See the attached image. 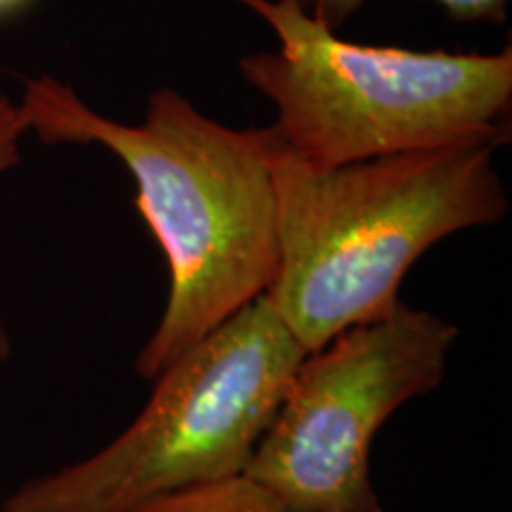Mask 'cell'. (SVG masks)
Returning a JSON list of instances; mask_svg holds the SVG:
<instances>
[{"label": "cell", "mask_w": 512, "mask_h": 512, "mask_svg": "<svg viewBox=\"0 0 512 512\" xmlns=\"http://www.w3.org/2000/svg\"><path fill=\"white\" fill-rule=\"evenodd\" d=\"M19 110L43 145H100L136 181V207L171 275L157 330L136 358L145 380L273 285L278 223L266 128H230L174 88H157L143 121L124 124L50 74L24 81Z\"/></svg>", "instance_id": "1"}, {"label": "cell", "mask_w": 512, "mask_h": 512, "mask_svg": "<svg viewBox=\"0 0 512 512\" xmlns=\"http://www.w3.org/2000/svg\"><path fill=\"white\" fill-rule=\"evenodd\" d=\"M278 48L238 69L273 102L268 136L299 162L332 169L453 143L510 140L512 50L446 53L361 46L290 0H238Z\"/></svg>", "instance_id": "3"}, {"label": "cell", "mask_w": 512, "mask_h": 512, "mask_svg": "<svg viewBox=\"0 0 512 512\" xmlns=\"http://www.w3.org/2000/svg\"><path fill=\"white\" fill-rule=\"evenodd\" d=\"M304 356L266 294L254 299L155 377L112 444L19 486L0 512H136L245 475Z\"/></svg>", "instance_id": "4"}, {"label": "cell", "mask_w": 512, "mask_h": 512, "mask_svg": "<svg viewBox=\"0 0 512 512\" xmlns=\"http://www.w3.org/2000/svg\"><path fill=\"white\" fill-rule=\"evenodd\" d=\"M498 147L453 143L316 169L271 140L278 271L266 297L306 351L392 311L437 242L508 216Z\"/></svg>", "instance_id": "2"}, {"label": "cell", "mask_w": 512, "mask_h": 512, "mask_svg": "<svg viewBox=\"0 0 512 512\" xmlns=\"http://www.w3.org/2000/svg\"><path fill=\"white\" fill-rule=\"evenodd\" d=\"M136 512H302L280 503L264 486L238 475L162 498Z\"/></svg>", "instance_id": "6"}, {"label": "cell", "mask_w": 512, "mask_h": 512, "mask_svg": "<svg viewBox=\"0 0 512 512\" xmlns=\"http://www.w3.org/2000/svg\"><path fill=\"white\" fill-rule=\"evenodd\" d=\"M27 133L29 128L22 110H19V102L0 93V174L15 169L22 162V138ZM10 349V335L5 330L3 318H0V363L10 356Z\"/></svg>", "instance_id": "8"}, {"label": "cell", "mask_w": 512, "mask_h": 512, "mask_svg": "<svg viewBox=\"0 0 512 512\" xmlns=\"http://www.w3.org/2000/svg\"><path fill=\"white\" fill-rule=\"evenodd\" d=\"M31 0H0V17H10V15H17V12H22Z\"/></svg>", "instance_id": "9"}, {"label": "cell", "mask_w": 512, "mask_h": 512, "mask_svg": "<svg viewBox=\"0 0 512 512\" xmlns=\"http://www.w3.org/2000/svg\"><path fill=\"white\" fill-rule=\"evenodd\" d=\"M451 320L396 304L306 351L245 475L302 512H384L370 477L375 434L444 382Z\"/></svg>", "instance_id": "5"}, {"label": "cell", "mask_w": 512, "mask_h": 512, "mask_svg": "<svg viewBox=\"0 0 512 512\" xmlns=\"http://www.w3.org/2000/svg\"><path fill=\"white\" fill-rule=\"evenodd\" d=\"M290 3L323 22L328 29L337 31L363 8L366 0H290ZM434 3H439L446 15L456 22L501 24L508 17L510 0H434Z\"/></svg>", "instance_id": "7"}]
</instances>
